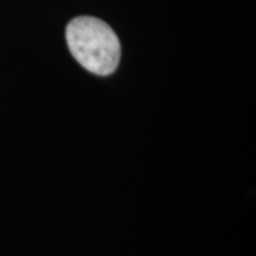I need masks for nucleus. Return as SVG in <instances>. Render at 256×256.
Segmentation results:
<instances>
[{"label": "nucleus", "mask_w": 256, "mask_h": 256, "mask_svg": "<svg viewBox=\"0 0 256 256\" xmlns=\"http://www.w3.org/2000/svg\"><path fill=\"white\" fill-rule=\"evenodd\" d=\"M66 40L74 58L90 73L110 76L117 70L121 44L106 22L92 16L74 18L66 28Z\"/></svg>", "instance_id": "1"}]
</instances>
